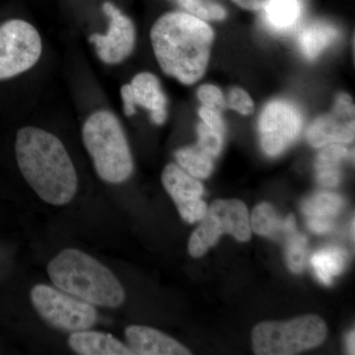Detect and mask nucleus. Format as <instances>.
Returning a JSON list of instances; mask_svg holds the SVG:
<instances>
[{
  "label": "nucleus",
  "instance_id": "obj_28",
  "mask_svg": "<svg viewBox=\"0 0 355 355\" xmlns=\"http://www.w3.org/2000/svg\"><path fill=\"white\" fill-rule=\"evenodd\" d=\"M198 114L202 119V123L207 127L216 132L224 135L225 132V125H224L223 119L218 110L209 108V107L202 106L198 110Z\"/></svg>",
  "mask_w": 355,
  "mask_h": 355
},
{
  "label": "nucleus",
  "instance_id": "obj_23",
  "mask_svg": "<svg viewBox=\"0 0 355 355\" xmlns=\"http://www.w3.org/2000/svg\"><path fill=\"white\" fill-rule=\"evenodd\" d=\"M308 253V241L297 231L286 236V261L289 270L300 273L304 270Z\"/></svg>",
  "mask_w": 355,
  "mask_h": 355
},
{
  "label": "nucleus",
  "instance_id": "obj_25",
  "mask_svg": "<svg viewBox=\"0 0 355 355\" xmlns=\"http://www.w3.org/2000/svg\"><path fill=\"white\" fill-rule=\"evenodd\" d=\"M198 135L197 146L212 157H217L223 147V135L211 130L203 123H198Z\"/></svg>",
  "mask_w": 355,
  "mask_h": 355
},
{
  "label": "nucleus",
  "instance_id": "obj_4",
  "mask_svg": "<svg viewBox=\"0 0 355 355\" xmlns=\"http://www.w3.org/2000/svg\"><path fill=\"white\" fill-rule=\"evenodd\" d=\"M83 139L103 181H127L132 174L133 159L125 132L113 113L101 110L91 114L84 123Z\"/></svg>",
  "mask_w": 355,
  "mask_h": 355
},
{
  "label": "nucleus",
  "instance_id": "obj_14",
  "mask_svg": "<svg viewBox=\"0 0 355 355\" xmlns=\"http://www.w3.org/2000/svg\"><path fill=\"white\" fill-rule=\"evenodd\" d=\"M130 85L135 104L150 112L154 123L163 125L167 120L168 101L157 77L150 72H141L133 77Z\"/></svg>",
  "mask_w": 355,
  "mask_h": 355
},
{
  "label": "nucleus",
  "instance_id": "obj_12",
  "mask_svg": "<svg viewBox=\"0 0 355 355\" xmlns=\"http://www.w3.org/2000/svg\"><path fill=\"white\" fill-rule=\"evenodd\" d=\"M161 180L182 218L188 223L202 220L209 207L202 200L203 187L197 178L191 176L179 165L171 163L163 170Z\"/></svg>",
  "mask_w": 355,
  "mask_h": 355
},
{
  "label": "nucleus",
  "instance_id": "obj_3",
  "mask_svg": "<svg viewBox=\"0 0 355 355\" xmlns=\"http://www.w3.org/2000/svg\"><path fill=\"white\" fill-rule=\"evenodd\" d=\"M48 275L53 286L90 304L116 308L125 301V291L114 273L79 250L60 252L49 263Z\"/></svg>",
  "mask_w": 355,
  "mask_h": 355
},
{
  "label": "nucleus",
  "instance_id": "obj_26",
  "mask_svg": "<svg viewBox=\"0 0 355 355\" xmlns=\"http://www.w3.org/2000/svg\"><path fill=\"white\" fill-rule=\"evenodd\" d=\"M227 107L237 113L248 116L253 113L254 104L251 96L244 89L234 87L229 92Z\"/></svg>",
  "mask_w": 355,
  "mask_h": 355
},
{
  "label": "nucleus",
  "instance_id": "obj_18",
  "mask_svg": "<svg viewBox=\"0 0 355 355\" xmlns=\"http://www.w3.org/2000/svg\"><path fill=\"white\" fill-rule=\"evenodd\" d=\"M338 37V30L334 26L322 22L313 23L299 34L298 46L302 55L312 60L319 57Z\"/></svg>",
  "mask_w": 355,
  "mask_h": 355
},
{
  "label": "nucleus",
  "instance_id": "obj_17",
  "mask_svg": "<svg viewBox=\"0 0 355 355\" xmlns=\"http://www.w3.org/2000/svg\"><path fill=\"white\" fill-rule=\"evenodd\" d=\"M349 154L347 147L343 144H329L322 147L316 160L318 183L324 188L338 186L342 179L340 164Z\"/></svg>",
  "mask_w": 355,
  "mask_h": 355
},
{
  "label": "nucleus",
  "instance_id": "obj_27",
  "mask_svg": "<svg viewBox=\"0 0 355 355\" xmlns=\"http://www.w3.org/2000/svg\"><path fill=\"white\" fill-rule=\"evenodd\" d=\"M198 97L203 106L221 111L226 106L225 97L220 89L212 84H205L198 90Z\"/></svg>",
  "mask_w": 355,
  "mask_h": 355
},
{
  "label": "nucleus",
  "instance_id": "obj_22",
  "mask_svg": "<svg viewBox=\"0 0 355 355\" xmlns=\"http://www.w3.org/2000/svg\"><path fill=\"white\" fill-rule=\"evenodd\" d=\"M251 230L258 235L277 238L286 235L284 220L279 219L272 205L268 202H261L254 207L250 218Z\"/></svg>",
  "mask_w": 355,
  "mask_h": 355
},
{
  "label": "nucleus",
  "instance_id": "obj_1",
  "mask_svg": "<svg viewBox=\"0 0 355 355\" xmlns=\"http://www.w3.org/2000/svg\"><path fill=\"white\" fill-rule=\"evenodd\" d=\"M15 153L23 177L44 202L53 205L71 202L78 179L71 158L55 135L39 128H21Z\"/></svg>",
  "mask_w": 355,
  "mask_h": 355
},
{
  "label": "nucleus",
  "instance_id": "obj_24",
  "mask_svg": "<svg viewBox=\"0 0 355 355\" xmlns=\"http://www.w3.org/2000/svg\"><path fill=\"white\" fill-rule=\"evenodd\" d=\"M178 2L189 14L198 19L223 20L226 17L225 9L210 0H178Z\"/></svg>",
  "mask_w": 355,
  "mask_h": 355
},
{
  "label": "nucleus",
  "instance_id": "obj_16",
  "mask_svg": "<svg viewBox=\"0 0 355 355\" xmlns=\"http://www.w3.org/2000/svg\"><path fill=\"white\" fill-rule=\"evenodd\" d=\"M261 10L263 22L268 29L286 33L298 22L302 7L299 0H268Z\"/></svg>",
  "mask_w": 355,
  "mask_h": 355
},
{
  "label": "nucleus",
  "instance_id": "obj_33",
  "mask_svg": "<svg viewBox=\"0 0 355 355\" xmlns=\"http://www.w3.org/2000/svg\"><path fill=\"white\" fill-rule=\"evenodd\" d=\"M350 232H352V240H354V218L352 219V229H350Z\"/></svg>",
  "mask_w": 355,
  "mask_h": 355
},
{
  "label": "nucleus",
  "instance_id": "obj_11",
  "mask_svg": "<svg viewBox=\"0 0 355 355\" xmlns=\"http://www.w3.org/2000/svg\"><path fill=\"white\" fill-rule=\"evenodd\" d=\"M103 11L109 18L106 35L93 34L90 42L94 44L98 57L107 64H116L132 53L135 46V28L132 21L112 2L103 4Z\"/></svg>",
  "mask_w": 355,
  "mask_h": 355
},
{
  "label": "nucleus",
  "instance_id": "obj_21",
  "mask_svg": "<svg viewBox=\"0 0 355 355\" xmlns=\"http://www.w3.org/2000/svg\"><path fill=\"white\" fill-rule=\"evenodd\" d=\"M342 197L328 191H320L304 200L302 210L308 218L333 220L343 209Z\"/></svg>",
  "mask_w": 355,
  "mask_h": 355
},
{
  "label": "nucleus",
  "instance_id": "obj_30",
  "mask_svg": "<svg viewBox=\"0 0 355 355\" xmlns=\"http://www.w3.org/2000/svg\"><path fill=\"white\" fill-rule=\"evenodd\" d=\"M307 225L310 230L316 234H326L333 230L334 222L324 219L308 218Z\"/></svg>",
  "mask_w": 355,
  "mask_h": 355
},
{
  "label": "nucleus",
  "instance_id": "obj_9",
  "mask_svg": "<svg viewBox=\"0 0 355 355\" xmlns=\"http://www.w3.org/2000/svg\"><path fill=\"white\" fill-rule=\"evenodd\" d=\"M303 116L297 107L286 100H273L261 111L259 120L261 146L266 155H279L297 139Z\"/></svg>",
  "mask_w": 355,
  "mask_h": 355
},
{
  "label": "nucleus",
  "instance_id": "obj_7",
  "mask_svg": "<svg viewBox=\"0 0 355 355\" xmlns=\"http://www.w3.org/2000/svg\"><path fill=\"white\" fill-rule=\"evenodd\" d=\"M31 301L42 319L53 328L69 333L89 330L97 322L94 306L58 287H33Z\"/></svg>",
  "mask_w": 355,
  "mask_h": 355
},
{
  "label": "nucleus",
  "instance_id": "obj_32",
  "mask_svg": "<svg viewBox=\"0 0 355 355\" xmlns=\"http://www.w3.org/2000/svg\"><path fill=\"white\" fill-rule=\"evenodd\" d=\"M354 331H350L349 336L347 338V349H349V352L350 354H354Z\"/></svg>",
  "mask_w": 355,
  "mask_h": 355
},
{
  "label": "nucleus",
  "instance_id": "obj_31",
  "mask_svg": "<svg viewBox=\"0 0 355 355\" xmlns=\"http://www.w3.org/2000/svg\"><path fill=\"white\" fill-rule=\"evenodd\" d=\"M237 6L247 10H261L268 0H233Z\"/></svg>",
  "mask_w": 355,
  "mask_h": 355
},
{
  "label": "nucleus",
  "instance_id": "obj_13",
  "mask_svg": "<svg viewBox=\"0 0 355 355\" xmlns=\"http://www.w3.org/2000/svg\"><path fill=\"white\" fill-rule=\"evenodd\" d=\"M128 349L137 355H189L190 350L181 343L146 326L128 327L125 331Z\"/></svg>",
  "mask_w": 355,
  "mask_h": 355
},
{
  "label": "nucleus",
  "instance_id": "obj_29",
  "mask_svg": "<svg viewBox=\"0 0 355 355\" xmlns=\"http://www.w3.org/2000/svg\"><path fill=\"white\" fill-rule=\"evenodd\" d=\"M121 99L123 102V111L128 116H133L135 114V97H133V93L132 87L130 84H125L123 87L121 88Z\"/></svg>",
  "mask_w": 355,
  "mask_h": 355
},
{
  "label": "nucleus",
  "instance_id": "obj_2",
  "mask_svg": "<svg viewBox=\"0 0 355 355\" xmlns=\"http://www.w3.org/2000/svg\"><path fill=\"white\" fill-rule=\"evenodd\" d=\"M151 44L161 69L180 83H198L207 71L214 32L205 21L184 12H169L153 26Z\"/></svg>",
  "mask_w": 355,
  "mask_h": 355
},
{
  "label": "nucleus",
  "instance_id": "obj_5",
  "mask_svg": "<svg viewBox=\"0 0 355 355\" xmlns=\"http://www.w3.org/2000/svg\"><path fill=\"white\" fill-rule=\"evenodd\" d=\"M328 329L317 315H306L287 322H263L254 327V352L260 355H291L319 347Z\"/></svg>",
  "mask_w": 355,
  "mask_h": 355
},
{
  "label": "nucleus",
  "instance_id": "obj_10",
  "mask_svg": "<svg viewBox=\"0 0 355 355\" xmlns=\"http://www.w3.org/2000/svg\"><path fill=\"white\" fill-rule=\"evenodd\" d=\"M355 107L349 95L336 97L329 114L319 116L308 128L306 137L313 147L322 148L329 144H349L354 140Z\"/></svg>",
  "mask_w": 355,
  "mask_h": 355
},
{
  "label": "nucleus",
  "instance_id": "obj_6",
  "mask_svg": "<svg viewBox=\"0 0 355 355\" xmlns=\"http://www.w3.org/2000/svg\"><path fill=\"white\" fill-rule=\"evenodd\" d=\"M222 234H230L238 241L251 239L249 212L241 200H217L207 209V214L190 238L189 252L200 258L218 242Z\"/></svg>",
  "mask_w": 355,
  "mask_h": 355
},
{
  "label": "nucleus",
  "instance_id": "obj_15",
  "mask_svg": "<svg viewBox=\"0 0 355 355\" xmlns=\"http://www.w3.org/2000/svg\"><path fill=\"white\" fill-rule=\"evenodd\" d=\"M69 345L81 355H132L128 345L102 331H79L69 336Z\"/></svg>",
  "mask_w": 355,
  "mask_h": 355
},
{
  "label": "nucleus",
  "instance_id": "obj_19",
  "mask_svg": "<svg viewBox=\"0 0 355 355\" xmlns=\"http://www.w3.org/2000/svg\"><path fill=\"white\" fill-rule=\"evenodd\" d=\"M347 261V253L342 248L327 247L313 254L311 265L318 279L330 286L334 277L343 272Z\"/></svg>",
  "mask_w": 355,
  "mask_h": 355
},
{
  "label": "nucleus",
  "instance_id": "obj_20",
  "mask_svg": "<svg viewBox=\"0 0 355 355\" xmlns=\"http://www.w3.org/2000/svg\"><path fill=\"white\" fill-rule=\"evenodd\" d=\"M175 157L180 167L197 179H205L214 170V158L198 146L179 149Z\"/></svg>",
  "mask_w": 355,
  "mask_h": 355
},
{
  "label": "nucleus",
  "instance_id": "obj_8",
  "mask_svg": "<svg viewBox=\"0 0 355 355\" xmlns=\"http://www.w3.org/2000/svg\"><path fill=\"white\" fill-rule=\"evenodd\" d=\"M41 37L34 26L12 19L0 26V80L32 69L42 55Z\"/></svg>",
  "mask_w": 355,
  "mask_h": 355
}]
</instances>
